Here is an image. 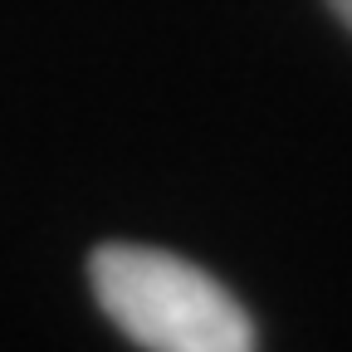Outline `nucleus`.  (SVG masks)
Listing matches in <instances>:
<instances>
[{
  "instance_id": "nucleus-1",
  "label": "nucleus",
  "mask_w": 352,
  "mask_h": 352,
  "mask_svg": "<svg viewBox=\"0 0 352 352\" xmlns=\"http://www.w3.org/2000/svg\"><path fill=\"white\" fill-rule=\"evenodd\" d=\"M103 314L147 352H254V323L206 270L147 245H103L94 254Z\"/></svg>"
},
{
  "instance_id": "nucleus-2",
  "label": "nucleus",
  "mask_w": 352,
  "mask_h": 352,
  "mask_svg": "<svg viewBox=\"0 0 352 352\" xmlns=\"http://www.w3.org/2000/svg\"><path fill=\"white\" fill-rule=\"evenodd\" d=\"M328 6H333V15H338V20L352 30V0H328Z\"/></svg>"
}]
</instances>
